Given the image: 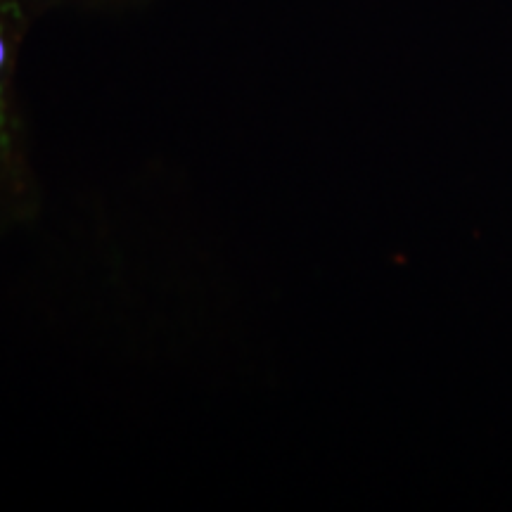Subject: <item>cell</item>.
<instances>
[{
	"label": "cell",
	"instance_id": "cell-1",
	"mask_svg": "<svg viewBox=\"0 0 512 512\" xmlns=\"http://www.w3.org/2000/svg\"><path fill=\"white\" fill-rule=\"evenodd\" d=\"M8 60H10L8 27H5V22H3V19H0V81H3V74H5V67H8Z\"/></svg>",
	"mask_w": 512,
	"mask_h": 512
},
{
	"label": "cell",
	"instance_id": "cell-2",
	"mask_svg": "<svg viewBox=\"0 0 512 512\" xmlns=\"http://www.w3.org/2000/svg\"><path fill=\"white\" fill-rule=\"evenodd\" d=\"M8 140V117H5V98H3V81H0V147Z\"/></svg>",
	"mask_w": 512,
	"mask_h": 512
}]
</instances>
